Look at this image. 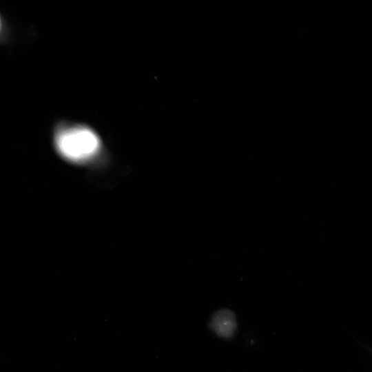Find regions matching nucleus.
<instances>
[{"mask_svg": "<svg viewBox=\"0 0 372 372\" xmlns=\"http://www.w3.org/2000/svg\"><path fill=\"white\" fill-rule=\"evenodd\" d=\"M55 144L59 154L73 162H84L99 151L101 141L91 129L82 125L65 127L59 130Z\"/></svg>", "mask_w": 372, "mask_h": 372, "instance_id": "nucleus-1", "label": "nucleus"}, {"mask_svg": "<svg viewBox=\"0 0 372 372\" xmlns=\"http://www.w3.org/2000/svg\"><path fill=\"white\" fill-rule=\"evenodd\" d=\"M210 327L220 337H232L237 327L234 313L225 309L216 311L212 316Z\"/></svg>", "mask_w": 372, "mask_h": 372, "instance_id": "nucleus-2", "label": "nucleus"}]
</instances>
